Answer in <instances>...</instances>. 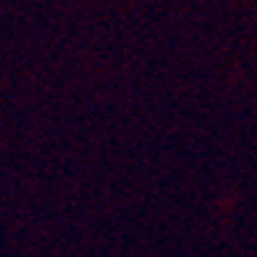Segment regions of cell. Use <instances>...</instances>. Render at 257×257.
<instances>
[]
</instances>
